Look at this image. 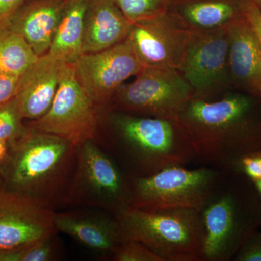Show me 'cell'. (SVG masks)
Returning a JSON list of instances; mask_svg holds the SVG:
<instances>
[{
	"mask_svg": "<svg viewBox=\"0 0 261 261\" xmlns=\"http://www.w3.org/2000/svg\"><path fill=\"white\" fill-rule=\"evenodd\" d=\"M253 96L226 93L219 99L192 97L178 117L195 160L233 171L244 156L261 150V116Z\"/></svg>",
	"mask_w": 261,
	"mask_h": 261,
	"instance_id": "1",
	"label": "cell"
},
{
	"mask_svg": "<svg viewBox=\"0 0 261 261\" xmlns=\"http://www.w3.org/2000/svg\"><path fill=\"white\" fill-rule=\"evenodd\" d=\"M109 148L129 178L150 176L195 160L191 140L178 119L153 118L109 110Z\"/></svg>",
	"mask_w": 261,
	"mask_h": 261,
	"instance_id": "2",
	"label": "cell"
},
{
	"mask_svg": "<svg viewBox=\"0 0 261 261\" xmlns=\"http://www.w3.org/2000/svg\"><path fill=\"white\" fill-rule=\"evenodd\" d=\"M76 146L58 136L29 128L10 142L0 166L3 187L51 208L65 200L75 166Z\"/></svg>",
	"mask_w": 261,
	"mask_h": 261,
	"instance_id": "3",
	"label": "cell"
},
{
	"mask_svg": "<svg viewBox=\"0 0 261 261\" xmlns=\"http://www.w3.org/2000/svg\"><path fill=\"white\" fill-rule=\"evenodd\" d=\"M228 171L200 211L204 238L202 261H228L261 222V201Z\"/></svg>",
	"mask_w": 261,
	"mask_h": 261,
	"instance_id": "4",
	"label": "cell"
},
{
	"mask_svg": "<svg viewBox=\"0 0 261 261\" xmlns=\"http://www.w3.org/2000/svg\"><path fill=\"white\" fill-rule=\"evenodd\" d=\"M116 216L124 241L143 244L163 261H202L204 230L200 212L128 207Z\"/></svg>",
	"mask_w": 261,
	"mask_h": 261,
	"instance_id": "5",
	"label": "cell"
},
{
	"mask_svg": "<svg viewBox=\"0 0 261 261\" xmlns=\"http://www.w3.org/2000/svg\"><path fill=\"white\" fill-rule=\"evenodd\" d=\"M228 171L205 166L194 169L173 166L146 177H128L129 207L200 212Z\"/></svg>",
	"mask_w": 261,
	"mask_h": 261,
	"instance_id": "6",
	"label": "cell"
},
{
	"mask_svg": "<svg viewBox=\"0 0 261 261\" xmlns=\"http://www.w3.org/2000/svg\"><path fill=\"white\" fill-rule=\"evenodd\" d=\"M65 201L117 215L129 207L128 177L93 140L76 146L75 166Z\"/></svg>",
	"mask_w": 261,
	"mask_h": 261,
	"instance_id": "7",
	"label": "cell"
},
{
	"mask_svg": "<svg viewBox=\"0 0 261 261\" xmlns=\"http://www.w3.org/2000/svg\"><path fill=\"white\" fill-rule=\"evenodd\" d=\"M194 97L193 91L178 70L144 67L129 84H123L110 110L166 119H178Z\"/></svg>",
	"mask_w": 261,
	"mask_h": 261,
	"instance_id": "8",
	"label": "cell"
},
{
	"mask_svg": "<svg viewBox=\"0 0 261 261\" xmlns=\"http://www.w3.org/2000/svg\"><path fill=\"white\" fill-rule=\"evenodd\" d=\"M99 113L81 87L73 64L65 65L50 108L42 117L27 123V127L62 137L75 146L94 140Z\"/></svg>",
	"mask_w": 261,
	"mask_h": 261,
	"instance_id": "9",
	"label": "cell"
},
{
	"mask_svg": "<svg viewBox=\"0 0 261 261\" xmlns=\"http://www.w3.org/2000/svg\"><path fill=\"white\" fill-rule=\"evenodd\" d=\"M228 51L227 27L191 30L178 71L191 87L193 97L214 99L230 87Z\"/></svg>",
	"mask_w": 261,
	"mask_h": 261,
	"instance_id": "10",
	"label": "cell"
},
{
	"mask_svg": "<svg viewBox=\"0 0 261 261\" xmlns=\"http://www.w3.org/2000/svg\"><path fill=\"white\" fill-rule=\"evenodd\" d=\"M73 66L79 83L99 112L110 110L118 89L144 68L127 39L106 50L82 55Z\"/></svg>",
	"mask_w": 261,
	"mask_h": 261,
	"instance_id": "11",
	"label": "cell"
},
{
	"mask_svg": "<svg viewBox=\"0 0 261 261\" xmlns=\"http://www.w3.org/2000/svg\"><path fill=\"white\" fill-rule=\"evenodd\" d=\"M191 30L176 16L162 14L132 24L126 39L143 67L179 69Z\"/></svg>",
	"mask_w": 261,
	"mask_h": 261,
	"instance_id": "12",
	"label": "cell"
},
{
	"mask_svg": "<svg viewBox=\"0 0 261 261\" xmlns=\"http://www.w3.org/2000/svg\"><path fill=\"white\" fill-rule=\"evenodd\" d=\"M53 209L35 200L0 190V253L54 238L58 231Z\"/></svg>",
	"mask_w": 261,
	"mask_h": 261,
	"instance_id": "13",
	"label": "cell"
},
{
	"mask_svg": "<svg viewBox=\"0 0 261 261\" xmlns=\"http://www.w3.org/2000/svg\"><path fill=\"white\" fill-rule=\"evenodd\" d=\"M54 219L58 232L104 257L112 258L117 247L124 242L118 220L111 213L68 211L55 213Z\"/></svg>",
	"mask_w": 261,
	"mask_h": 261,
	"instance_id": "14",
	"label": "cell"
},
{
	"mask_svg": "<svg viewBox=\"0 0 261 261\" xmlns=\"http://www.w3.org/2000/svg\"><path fill=\"white\" fill-rule=\"evenodd\" d=\"M228 70L231 83L245 93L261 98V44L243 15L227 25Z\"/></svg>",
	"mask_w": 261,
	"mask_h": 261,
	"instance_id": "15",
	"label": "cell"
},
{
	"mask_svg": "<svg viewBox=\"0 0 261 261\" xmlns=\"http://www.w3.org/2000/svg\"><path fill=\"white\" fill-rule=\"evenodd\" d=\"M66 64L47 53L22 77L15 99L24 120L34 121L47 112Z\"/></svg>",
	"mask_w": 261,
	"mask_h": 261,
	"instance_id": "16",
	"label": "cell"
},
{
	"mask_svg": "<svg viewBox=\"0 0 261 261\" xmlns=\"http://www.w3.org/2000/svg\"><path fill=\"white\" fill-rule=\"evenodd\" d=\"M68 0H25L7 28L18 33L38 56L49 53Z\"/></svg>",
	"mask_w": 261,
	"mask_h": 261,
	"instance_id": "17",
	"label": "cell"
},
{
	"mask_svg": "<svg viewBox=\"0 0 261 261\" xmlns=\"http://www.w3.org/2000/svg\"><path fill=\"white\" fill-rule=\"evenodd\" d=\"M132 27L112 0H89L84 17V54L106 50L123 42Z\"/></svg>",
	"mask_w": 261,
	"mask_h": 261,
	"instance_id": "18",
	"label": "cell"
},
{
	"mask_svg": "<svg viewBox=\"0 0 261 261\" xmlns=\"http://www.w3.org/2000/svg\"><path fill=\"white\" fill-rule=\"evenodd\" d=\"M245 0H169L167 11L190 30L227 27L243 16Z\"/></svg>",
	"mask_w": 261,
	"mask_h": 261,
	"instance_id": "19",
	"label": "cell"
},
{
	"mask_svg": "<svg viewBox=\"0 0 261 261\" xmlns=\"http://www.w3.org/2000/svg\"><path fill=\"white\" fill-rule=\"evenodd\" d=\"M89 0H68L57 27L49 53L73 64L83 53L84 17Z\"/></svg>",
	"mask_w": 261,
	"mask_h": 261,
	"instance_id": "20",
	"label": "cell"
},
{
	"mask_svg": "<svg viewBox=\"0 0 261 261\" xmlns=\"http://www.w3.org/2000/svg\"><path fill=\"white\" fill-rule=\"evenodd\" d=\"M38 58L39 56L18 33L8 28L0 31V73L21 78Z\"/></svg>",
	"mask_w": 261,
	"mask_h": 261,
	"instance_id": "21",
	"label": "cell"
},
{
	"mask_svg": "<svg viewBox=\"0 0 261 261\" xmlns=\"http://www.w3.org/2000/svg\"><path fill=\"white\" fill-rule=\"evenodd\" d=\"M132 24L152 18L168 10L169 0H112Z\"/></svg>",
	"mask_w": 261,
	"mask_h": 261,
	"instance_id": "22",
	"label": "cell"
},
{
	"mask_svg": "<svg viewBox=\"0 0 261 261\" xmlns=\"http://www.w3.org/2000/svg\"><path fill=\"white\" fill-rule=\"evenodd\" d=\"M15 97L0 106V140L11 142L27 133L28 127Z\"/></svg>",
	"mask_w": 261,
	"mask_h": 261,
	"instance_id": "23",
	"label": "cell"
},
{
	"mask_svg": "<svg viewBox=\"0 0 261 261\" xmlns=\"http://www.w3.org/2000/svg\"><path fill=\"white\" fill-rule=\"evenodd\" d=\"M53 238L0 253V261H49L56 255Z\"/></svg>",
	"mask_w": 261,
	"mask_h": 261,
	"instance_id": "24",
	"label": "cell"
},
{
	"mask_svg": "<svg viewBox=\"0 0 261 261\" xmlns=\"http://www.w3.org/2000/svg\"><path fill=\"white\" fill-rule=\"evenodd\" d=\"M112 260L115 261H163L143 244L126 240L123 242L114 252Z\"/></svg>",
	"mask_w": 261,
	"mask_h": 261,
	"instance_id": "25",
	"label": "cell"
},
{
	"mask_svg": "<svg viewBox=\"0 0 261 261\" xmlns=\"http://www.w3.org/2000/svg\"><path fill=\"white\" fill-rule=\"evenodd\" d=\"M250 178L252 181L261 178V150L244 156L233 170Z\"/></svg>",
	"mask_w": 261,
	"mask_h": 261,
	"instance_id": "26",
	"label": "cell"
},
{
	"mask_svg": "<svg viewBox=\"0 0 261 261\" xmlns=\"http://www.w3.org/2000/svg\"><path fill=\"white\" fill-rule=\"evenodd\" d=\"M233 258L238 261H261V236L252 234Z\"/></svg>",
	"mask_w": 261,
	"mask_h": 261,
	"instance_id": "27",
	"label": "cell"
},
{
	"mask_svg": "<svg viewBox=\"0 0 261 261\" xmlns=\"http://www.w3.org/2000/svg\"><path fill=\"white\" fill-rule=\"evenodd\" d=\"M21 78L0 73V106L11 100L18 94Z\"/></svg>",
	"mask_w": 261,
	"mask_h": 261,
	"instance_id": "28",
	"label": "cell"
},
{
	"mask_svg": "<svg viewBox=\"0 0 261 261\" xmlns=\"http://www.w3.org/2000/svg\"><path fill=\"white\" fill-rule=\"evenodd\" d=\"M243 13L255 31L261 44V10L252 0H245Z\"/></svg>",
	"mask_w": 261,
	"mask_h": 261,
	"instance_id": "29",
	"label": "cell"
},
{
	"mask_svg": "<svg viewBox=\"0 0 261 261\" xmlns=\"http://www.w3.org/2000/svg\"><path fill=\"white\" fill-rule=\"evenodd\" d=\"M25 0H0V31L8 27L13 15Z\"/></svg>",
	"mask_w": 261,
	"mask_h": 261,
	"instance_id": "30",
	"label": "cell"
},
{
	"mask_svg": "<svg viewBox=\"0 0 261 261\" xmlns=\"http://www.w3.org/2000/svg\"><path fill=\"white\" fill-rule=\"evenodd\" d=\"M10 148V142L0 140V166L4 162Z\"/></svg>",
	"mask_w": 261,
	"mask_h": 261,
	"instance_id": "31",
	"label": "cell"
},
{
	"mask_svg": "<svg viewBox=\"0 0 261 261\" xmlns=\"http://www.w3.org/2000/svg\"><path fill=\"white\" fill-rule=\"evenodd\" d=\"M252 182L253 183L254 186H255L257 195H258L259 198H260L261 201V178Z\"/></svg>",
	"mask_w": 261,
	"mask_h": 261,
	"instance_id": "32",
	"label": "cell"
},
{
	"mask_svg": "<svg viewBox=\"0 0 261 261\" xmlns=\"http://www.w3.org/2000/svg\"><path fill=\"white\" fill-rule=\"evenodd\" d=\"M255 5L258 7L259 9L261 10V0H252Z\"/></svg>",
	"mask_w": 261,
	"mask_h": 261,
	"instance_id": "33",
	"label": "cell"
},
{
	"mask_svg": "<svg viewBox=\"0 0 261 261\" xmlns=\"http://www.w3.org/2000/svg\"><path fill=\"white\" fill-rule=\"evenodd\" d=\"M2 188H3V181H2V178L0 177V190H1Z\"/></svg>",
	"mask_w": 261,
	"mask_h": 261,
	"instance_id": "34",
	"label": "cell"
}]
</instances>
